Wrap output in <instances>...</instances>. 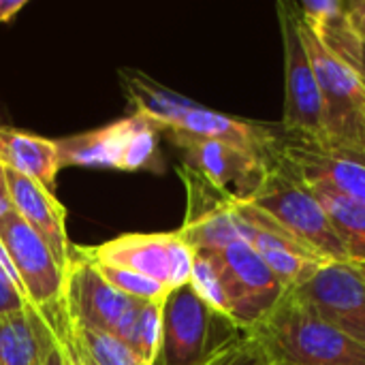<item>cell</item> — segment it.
Instances as JSON below:
<instances>
[{"mask_svg": "<svg viewBox=\"0 0 365 365\" xmlns=\"http://www.w3.org/2000/svg\"><path fill=\"white\" fill-rule=\"evenodd\" d=\"M201 252L214 261L227 297V319L242 331L257 327L287 291L267 263L244 242Z\"/></svg>", "mask_w": 365, "mask_h": 365, "instance_id": "8", "label": "cell"}, {"mask_svg": "<svg viewBox=\"0 0 365 365\" xmlns=\"http://www.w3.org/2000/svg\"><path fill=\"white\" fill-rule=\"evenodd\" d=\"M163 133L139 115L107 126L56 139L62 167H92L118 171H160Z\"/></svg>", "mask_w": 365, "mask_h": 365, "instance_id": "5", "label": "cell"}, {"mask_svg": "<svg viewBox=\"0 0 365 365\" xmlns=\"http://www.w3.org/2000/svg\"><path fill=\"white\" fill-rule=\"evenodd\" d=\"M73 334H75V357H77V365H96V361L90 357V353L83 349L81 340L77 338V331H75V327H73Z\"/></svg>", "mask_w": 365, "mask_h": 365, "instance_id": "26", "label": "cell"}, {"mask_svg": "<svg viewBox=\"0 0 365 365\" xmlns=\"http://www.w3.org/2000/svg\"><path fill=\"white\" fill-rule=\"evenodd\" d=\"M355 73L359 75L361 83L365 86V45H361V53H359V60H357V64H355Z\"/></svg>", "mask_w": 365, "mask_h": 365, "instance_id": "28", "label": "cell"}, {"mask_svg": "<svg viewBox=\"0 0 365 365\" xmlns=\"http://www.w3.org/2000/svg\"><path fill=\"white\" fill-rule=\"evenodd\" d=\"M0 244L28 306L45 310L62 304L66 274L49 246L15 210L0 218Z\"/></svg>", "mask_w": 365, "mask_h": 365, "instance_id": "13", "label": "cell"}, {"mask_svg": "<svg viewBox=\"0 0 365 365\" xmlns=\"http://www.w3.org/2000/svg\"><path fill=\"white\" fill-rule=\"evenodd\" d=\"M28 4V0H0V24H9Z\"/></svg>", "mask_w": 365, "mask_h": 365, "instance_id": "25", "label": "cell"}, {"mask_svg": "<svg viewBox=\"0 0 365 365\" xmlns=\"http://www.w3.org/2000/svg\"><path fill=\"white\" fill-rule=\"evenodd\" d=\"M0 165L30 178L53 192L62 169L56 139H47L0 122Z\"/></svg>", "mask_w": 365, "mask_h": 365, "instance_id": "17", "label": "cell"}, {"mask_svg": "<svg viewBox=\"0 0 365 365\" xmlns=\"http://www.w3.org/2000/svg\"><path fill=\"white\" fill-rule=\"evenodd\" d=\"M163 302H143L126 336V344L145 365H156L163 344Z\"/></svg>", "mask_w": 365, "mask_h": 365, "instance_id": "19", "label": "cell"}, {"mask_svg": "<svg viewBox=\"0 0 365 365\" xmlns=\"http://www.w3.org/2000/svg\"><path fill=\"white\" fill-rule=\"evenodd\" d=\"M299 32L323 98V139L319 148L365 165V86L351 66L319 43L302 15Z\"/></svg>", "mask_w": 365, "mask_h": 365, "instance_id": "3", "label": "cell"}, {"mask_svg": "<svg viewBox=\"0 0 365 365\" xmlns=\"http://www.w3.org/2000/svg\"><path fill=\"white\" fill-rule=\"evenodd\" d=\"M141 304L143 302L113 289L98 269L73 248V259L64 278L62 306L75 327L107 331L126 340Z\"/></svg>", "mask_w": 365, "mask_h": 365, "instance_id": "10", "label": "cell"}, {"mask_svg": "<svg viewBox=\"0 0 365 365\" xmlns=\"http://www.w3.org/2000/svg\"><path fill=\"white\" fill-rule=\"evenodd\" d=\"M75 248L92 263L130 269L163 284L169 293L190 282L195 265V250L178 231L124 233L98 246Z\"/></svg>", "mask_w": 365, "mask_h": 365, "instance_id": "6", "label": "cell"}, {"mask_svg": "<svg viewBox=\"0 0 365 365\" xmlns=\"http://www.w3.org/2000/svg\"><path fill=\"white\" fill-rule=\"evenodd\" d=\"M53 329L45 310L24 308L0 314V365H45Z\"/></svg>", "mask_w": 365, "mask_h": 365, "instance_id": "16", "label": "cell"}, {"mask_svg": "<svg viewBox=\"0 0 365 365\" xmlns=\"http://www.w3.org/2000/svg\"><path fill=\"white\" fill-rule=\"evenodd\" d=\"M250 334L269 365H365V346L323 321L289 291Z\"/></svg>", "mask_w": 365, "mask_h": 365, "instance_id": "2", "label": "cell"}, {"mask_svg": "<svg viewBox=\"0 0 365 365\" xmlns=\"http://www.w3.org/2000/svg\"><path fill=\"white\" fill-rule=\"evenodd\" d=\"M45 365H64V355H62V349H60V344L56 340V334H53V346H51V351H49V355L45 359Z\"/></svg>", "mask_w": 365, "mask_h": 365, "instance_id": "27", "label": "cell"}, {"mask_svg": "<svg viewBox=\"0 0 365 365\" xmlns=\"http://www.w3.org/2000/svg\"><path fill=\"white\" fill-rule=\"evenodd\" d=\"M11 212H13V199H11L9 182H6V169L4 165H0V218Z\"/></svg>", "mask_w": 365, "mask_h": 365, "instance_id": "24", "label": "cell"}, {"mask_svg": "<svg viewBox=\"0 0 365 365\" xmlns=\"http://www.w3.org/2000/svg\"><path fill=\"white\" fill-rule=\"evenodd\" d=\"M118 77L133 115L152 122L160 133L214 139L246 150L263 160L274 158L282 135H276L272 126L207 109L133 68H120Z\"/></svg>", "mask_w": 365, "mask_h": 365, "instance_id": "1", "label": "cell"}, {"mask_svg": "<svg viewBox=\"0 0 365 365\" xmlns=\"http://www.w3.org/2000/svg\"><path fill=\"white\" fill-rule=\"evenodd\" d=\"M282 51H284V135L312 141L314 145L323 139V98L319 81L299 32V9L297 2L280 0L276 4Z\"/></svg>", "mask_w": 365, "mask_h": 365, "instance_id": "7", "label": "cell"}, {"mask_svg": "<svg viewBox=\"0 0 365 365\" xmlns=\"http://www.w3.org/2000/svg\"><path fill=\"white\" fill-rule=\"evenodd\" d=\"M289 293L365 346V265L327 263Z\"/></svg>", "mask_w": 365, "mask_h": 365, "instance_id": "12", "label": "cell"}, {"mask_svg": "<svg viewBox=\"0 0 365 365\" xmlns=\"http://www.w3.org/2000/svg\"><path fill=\"white\" fill-rule=\"evenodd\" d=\"M325 207L351 263L365 265V203L323 184H306Z\"/></svg>", "mask_w": 365, "mask_h": 365, "instance_id": "18", "label": "cell"}, {"mask_svg": "<svg viewBox=\"0 0 365 365\" xmlns=\"http://www.w3.org/2000/svg\"><path fill=\"white\" fill-rule=\"evenodd\" d=\"M231 327L190 284L171 291L163 306V344L156 365H203L231 336L218 338V331Z\"/></svg>", "mask_w": 365, "mask_h": 365, "instance_id": "9", "label": "cell"}, {"mask_svg": "<svg viewBox=\"0 0 365 365\" xmlns=\"http://www.w3.org/2000/svg\"><path fill=\"white\" fill-rule=\"evenodd\" d=\"M349 26L365 45V0H344Z\"/></svg>", "mask_w": 365, "mask_h": 365, "instance_id": "23", "label": "cell"}, {"mask_svg": "<svg viewBox=\"0 0 365 365\" xmlns=\"http://www.w3.org/2000/svg\"><path fill=\"white\" fill-rule=\"evenodd\" d=\"M92 265L98 269V274L113 289H118L120 293H124V295H128V297H133L137 302H163L169 295V291L163 284H158V282H154V280H150V278H145L141 274H135L130 269L103 265V263H92Z\"/></svg>", "mask_w": 365, "mask_h": 365, "instance_id": "21", "label": "cell"}, {"mask_svg": "<svg viewBox=\"0 0 365 365\" xmlns=\"http://www.w3.org/2000/svg\"><path fill=\"white\" fill-rule=\"evenodd\" d=\"M291 237L327 263H351L325 207L314 192L295 178L276 156L267 165L265 178L248 199Z\"/></svg>", "mask_w": 365, "mask_h": 365, "instance_id": "4", "label": "cell"}, {"mask_svg": "<svg viewBox=\"0 0 365 365\" xmlns=\"http://www.w3.org/2000/svg\"><path fill=\"white\" fill-rule=\"evenodd\" d=\"M6 182H9V190L13 199V210L41 235V240L53 252L58 265L66 274L75 246L71 244L68 233H66L64 205L56 199L51 190H47L38 182L24 178L11 169H6Z\"/></svg>", "mask_w": 365, "mask_h": 365, "instance_id": "15", "label": "cell"}, {"mask_svg": "<svg viewBox=\"0 0 365 365\" xmlns=\"http://www.w3.org/2000/svg\"><path fill=\"white\" fill-rule=\"evenodd\" d=\"M24 308H28L26 299L21 297L15 280L6 272V267L0 263V314L15 312V310H24Z\"/></svg>", "mask_w": 365, "mask_h": 365, "instance_id": "22", "label": "cell"}, {"mask_svg": "<svg viewBox=\"0 0 365 365\" xmlns=\"http://www.w3.org/2000/svg\"><path fill=\"white\" fill-rule=\"evenodd\" d=\"M274 156L304 184H323L340 195L365 203L364 163L325 152L312 141L291 135L280 137Z\"/></svg>", "mask_w": 365, "mask_h": 365, "instance_id": "14", "label": "cell"}, {"mask_svg": "<svg viewBox=\"0 0 365 365\" xmlns=\"http://www.w3.org/2000/svg\"><path fill=\"white\" fill-rule=\"evenodd\" d=\"M163 137L182 152V167L199 175L220 195L237 201H248L257 192L272 163L214 139H197L180 133H163Z\"/></svg>", "mask_w": 365, "mask_h": 365, "instance_id": "11", "label": "cell"}, {"mask_svg": "<svg viewBox=\"0 0 365 365\" xmlns=\"http://www.w3.org/2000/svg\"><path fill=\"white\" fill-rule=\"evenodd\" d=\"M75 331L96 365H145L124 340L113 334L81 327H75Z\"/></svg>", "mask_w": 365, "mask_h": 365, "instance_id": "20", "label": "cell"}]
</instances>
